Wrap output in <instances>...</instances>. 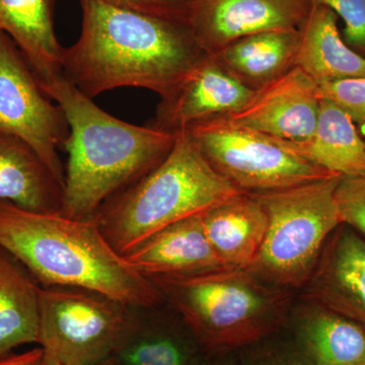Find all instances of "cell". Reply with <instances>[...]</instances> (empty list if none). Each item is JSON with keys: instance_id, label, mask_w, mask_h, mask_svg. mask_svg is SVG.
Listing matches in <instances>:
<instances>
[{"instance_id": "obj_1", "label": "cell", "mask_w": 365, "mask_h": 365, "mask_svg": "<svg viewBox=\"0 0 365 365\" xmlns=\"http://www.w3.org/2000/svg\"><path fill=\"white\" fill-rule=\"evenodd\" d=\"M79 4L81 35L64 48L62 76L86 97L138 88L165 98L207 55L184 21L105 0Z\"/></svg>"}, {"instance_id": "obj_2", "label": "cell", "mask_w": 365, "mask_h": 365, "mask_svg": "<svg viewBox=\"0 0 365 365\" xmlns=\"http://www.w3.org/2000/svg\"><path fill=\"white\" fill-rule=\"evenodd\" d=\"M42 86L63 110L69 136L60 213L90 220L120 192L155 169L169 155L177 133L137 126L101 109L63 76Z\"/></svg>"}, {"instance_id": "obj_3", "label": "cell", "mask_w": 365, "mask_h": 365, "mask_svg": "<svg viewBox=\"0 0 365 365\" xmlns=\"http://www.w3.org/2000/svg\"><path fill=\"white\" fill-rule=\"evenodd\" d=\"M0 246L44 287L91 290L127 307H150L162 297L112 248L95 218L73 220L0 200Z\"/></svg>"}, {"instance_id": "obj_4", "label": "cell", "mask_w": 365, "mask_h": 365, "mask_svg": "<svg viewBox=\"0 0 365 365\" xmlns=\"http://www.w3.org/2000/svg\"><path fill=\"white\" fill-rule=\"evenodd\" d=\"M242 193L211 167L186 132H178L163 162L93 218L112 248L125 256L163 228Z\"/></svg>"}, {"instance_id": "obj_5", "label": "cell", "mask_w": 365, "mask_h": 365, "mask_svg": "<svg viewBox=\"0 0 365 365\" xmlns=\"http://www.w3.org/2000/svg\"><path fill=\"white\" fill-rule=\"evenodd\" d=\"M150 279L181 314L199 343L212 351L261 342L287 317L289 300L284 292L248 270L223 269Z\"/></svg>"}, {"instance_id": "obj_6", "label": "cell", "mask_w": 365, "mask_h": 365, "mask_svg": "<svg viewBox=\"0 0 365 365\" xmlns=\"http://www.w3.org/2000/svg\"><path fill=\"white\" fill-rule=\"evenodd\" d=\"M341 178L251 194L263 206L268 227L250 273L281 289L307 284L327 239L343 222L336 198Z\"/></svg>"}, {"instance_id": "obj_7", "label": "cell", "mask_w": 365, "mask_h": 365, "mask_svg": "<svg viewBox=\"0 0 365 365\" xmlns=\"http://www.w3.org/2000/svg\"><path fill=\"white\" fill-rule=\"evenodd\" d=\"M184 131L211 167L244 193H264L339 176L284 150L272 137L225 116L191 125Z\"/></svg>"}, {"instance_id": "obj_8", "label": "cell", "mask_w": 365, "mask_h": 365, "mask_svg": "<svg viewBox=\"0 0 365 365\" xmlns=\"http://www.w3.org/2000/svg\"><path fill=\"white\" fill-rule=\"evenodd\" d=\"M121 302L81 288L40 287L39 341L63 365H101L133 327Z\"/></svg>"}, {"instance_id": "obj_9", "label": "cell", "mask_w": 365, "mask_h": 365, "mask_svg": "<svg viewBox=\"0 0 365 365\" xmlns=\"http://www.w3.org/2000/svg\"><path fill=\"white\" fill-rule=\"evenodd\" d=\"M0 133L28 143L63 182L58 151L69 136L66 114L46 95L23 53L0 31Z\"/></svg>"}, {"instance_id": "obj_10", "label": "cell", "mask_w": 365, "mask_h": 365, "mask_svg": "<svg viewBox=\"0 0 365 365\" xmlns=\"http://www.w3.org/2000/svg\"><path fill=\"white\" fill-rule=\"evenodd\" d=\"M311 6L307 0H194L187 24L199 47L215 55L246 36L299 30Z\"/></svg>"}, {"instance_id": "obj_11", "label": "cell", "mask_w": 365, "mask_h": 365, "mask_svg": "<svg viewBox=\"0 0 365 365\" xmlns=\"http://www.w3.org/2000/svg\"><path fill=\"white\" fill-rule=\"evenodd\" d=\"M321 100L318 83L294 66L255 91L244 107L225 117L266 135L304 141L316 130Z\"/></svg>"}, {"instance_id": "obj_12", "label": "cell", "mask_w": 365, "mask_h": 365, "mask_svg": "<svg viewBox=\"0 0 365 365\" xmlns=\"http://www.w3.org/2000/svg\"><path fill=\"white\" fill-rule=\"evenodd\" d=\"M254 93L215 56L206 55L169 96L162 98L150 126L178 133L199 122L239 111Z\"/></svg>"}, {"instance_id": "obj_13", "label": "cell", "mask_w": 365, "mask_h": 365, "mask_svg": "<svg viewBox=\"0 0 365 365\" xmlns=\"http://www.w3.org/2000/svg\"><path fill=\"white\" fill-rule=\"evenodd\" d=\"M202 215L174 223L123 258L148 278L182 277L223 270L203 227Z\"/></svg>"}, {"instance_id": "obj_14", "label": "cell", "mask_w": 365, "mask_h": 365, "mask_svg": "<svg viewBox=\"0 0 365 365\" xmlns=\"http://www.w3.org/2000/svg\"><path fill=\"white\" fill-rule=\"evenodd\" d=\"M202 222L216 256L225 269L247 270L267 232L268 218L262 204L242 193L208 209Z\"/></svg>"}, {"instance_id": "obj_15", "label": "cell", "mask_w": 365, "mask_h": 365, "mask_svg": "<svg viewBox=\"0 0 365 365\" xmlns=\"http://www.w3.org/2000/svg\"><path fill=\"white\" fill-rule=\"evenodd\" d=\"M270 137L284 150L332 174L365 176V140L349 115L330 100L322 98L318 123L311 138L288 141Z\"/></svg>"}, {"instance_id": "obj_16", "label": "cell", "mask_w": 365, "mask_h": 365, "mask_svg": "<svg viewBox=\"0 0 365 365\" xmlns=\"http://www.w3.org/2000/svg\"><path fill=\"white\" fill-rule=\"evenodd\" d=\"M63 182L18 137L0 133V200L37 212H60Z\"/></svg>"}, {"instance_id": "obj_17", "label": "cell", "mask_w": 365, "mask_h": 365, "mask_svg": "<svg viewBox=\"0 0 365 365\" xmlns=\"http://www.w3.org/2000/svg\"><path fill=\"white\" fill-rule=\"evenodd\" d=\"M295 66L318 85L349 78H365V57L349 47L338 29L332 9L314 4L299 28Z\"/></svg>"}, {"instance_id": "obj_18", "label": "cell", "mask_w": 365, "mask_h": 365, "mask_svg": "<svg viewBox=\"0 0 365 365\" xmlns=\"http://www.w3.org/2000/svg\"><path fill=\"white\" fill-rule=\"evenodd\" d=\"M55 0H0V31L13 39L39 79L62 74V54L54 26Z\"/></svg>"}, {"instance_id": "obj_19", "label": "cell", "mask_w": 365, "mask_h": 365, "mask_svg": "<svg viewBox=\"0 0 365 365\" xmlns=\"http://www.w3.org/2000/svg\"><path fill=\"white\" fill-rule=\"evenodd\" d=\"M307 284L309 297L353 309L365 319V242L352 232L338 235Z\"/></svg>"}, {"instance_id": "obj_20", "label": "cell", "mask_w": 365, "mask_h": 365, "mask_svg": "<svg viewBox=\"0 0 365 365\" xmlns=\"http://www.w3.org/2000/svg\"><path fill=\"white\" fill-rule=\"evenodd\" d=\"M299 30L269 31L234 41L215 56L227 71L256 91L295 66Z\"/></svg>"}, {"instance_id": "obj_21", "label": "cell", "mask_w": 365, "mask_h": 365, "mask_svg": "<svg viewBox=\"0 0 365 365\" xmlns=\"http://www.w3.org/2000/svg\"><path fill=\"white\" fill-rule=\"evenodd\" d=\"M40 287L30 271L0 246V359L39 341Z\"/></svg>"}, {"instance_id": "obj_22", "label": "cell", "mask_w": 365, "mask_h": 365, "mask_svg": "<svg viewBox=\"0 0 365 365\" xmlns=\"http://www.w3.org/2000/svg\"><path fill=\"white\" fill-rule=\"evenodd\" d=\"M297 348L314 365H365V330L321 306H307L294 326Z\"/></svg>"}, {"instance_id": "obj_23", "label": "cell", "mask_w": 365, "mask_h": 365, "mask_svg": "<svg viewBox=\"0 0 365 365\" xmlns=\"http://www.w3.org/2000/svg\"><path fill=\"white\" fill-rule=\"evenodd\" d=\"M113 357L127 365H196L188 348L168 335L128 336Z\"/></svg>"}, {"instance_id": "obj_24", "label": "cell", "mask_w": 365, "mask_h": 365, "mask_svg": "<svg viewBox=\"0 0 365 365\" xmlns=\"http://www.w3.org/2000/svg\"><path fill=\"white\" fill-rule=\"evenodd\" d=\"M321 97L347 113L365 140V78H349L319 83Z\"/></svg>"}, {"instance_id": "obj_25", "label": "cell", "mask_w": 365, "mask_h": 365, "mask_svg": "<svg viewBox=\"0 0 365 365\" xmlns=\"http://www.w3.org/2000/svg\"><path fill=\"white\" fill-rule=\"evenodd\" d=\"M332 9L344 23L343 39L360 55L365 57V0H307Z\"/></svg>"}, {"instance_id": "obj_26", "label": "cell", "mask_w": 365, "mask_h": 365, "mask_svg": "<svg viewBox=\"0 0 365 365\" xmlns=\"http://www.w3.org/2000/svg\"><path fill=\"white\" fill-rule=\"evenodd\" d=\"M336 198L342 222L365 235V176L341 178Z\"/></svg>"}, {"instance_id": "obj_27", "label": "cell", "mask_w": 365, "mask_h": 365, "mask_svg": "<svg viewBox=\"0 0 365 365\" xmlns=\"http://www.w3.org/2000/svg\"><path fill=\"white\" fill-rule=\"evenodd\" d=\"M241 364L314 365L295 344H260V342L244 348Z\"/></svg>"}, {"instance_id": "obj_28", "label": "cell", "mask_w": 365, "mask_h": 365, "mask_svg": "<svg viewBox=\"0 0 365 365\" xmlns=\"http://www.w3.org/2000/svg\"><path fill=\"white\" fill-rule=\"evenodd\" d=\"M140 13L174 19L187 24L194 0H105Z\"/></svg>"}, {"instance_id": "obj_29", "label": "cell", "mask_w": 365, "mask_h": 365, "mask_svg": "<svg viewBox=\"0 0 365 365\" xmlns=\"http://www.w3.org/2000/svg\"><path fill=\"white\" fill-rule=\"evenodd\" d=\"M42 348H36L19 354L6 355L0 359V365H37L43 356Z\"/></svg>"}, {"instance_id": "obj_30", "label": "cell", "mask_w": 365, "mask_h": 365, "mask_svg": "<svg viewBox=\"0 0 365 365\" xmlns=\"http://www.w3.org/2000/svg\"><path fill=\"white\" fill-rule=\"evenodd\" d=\"M37 365H63L58 360L54 359L52 355L48 354V353H43L42 359H41L39 364Z\"/></svg>"}, {"instance_id": "obj_31", "label": "cell", "mask_w": 365, "mask_h": 365, "mask_svg": "<svg viewBox=\"0 0 365 365\" xmlns=\"http://www.w3.org/2000/svg\"><path fill=\"white\" fill-rule=\"evenodd\" d=\"M101 365H127L125 364H122V362L118 361L117 359H115L114 357H111V359L106 360L104 364Z\"/></svg>"}, {"instance_id": "obj_32", "label": "cell", "mask_w": 365, "mask_h": 365, "mask_svg": "<svg viewBox=\"0 0 365 365\" xmlns=\"http://www.w3.org/2000/svg\"><path fill=\"white\" fill-rule=\"evenodd\" d=\"M215 365H237V364H235V362H232V361H225V362H222V364H217Z\"/></svg>"}]
</instances>
